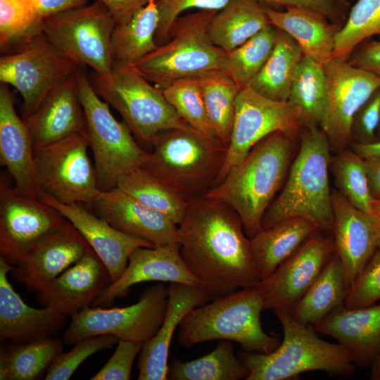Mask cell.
<instances>
[{
  "instance_id": "cell-52",
  "label": "cell",
  "mask_w": 380,
  "mask_h": 380,
  "mask_svg": "<svg viewBox=\"0 0 380 380\" xmlns=\"http://www.w3.org/2000/svg\"><path fill=\"white\" fill-rule=\"evenodd\" d=\"M107 8L115 25L125 23L152 0H97Z\"/></svg>"
},
{
  "instance_id": "cell-36",
  "label": "cell",
  "mask_w": 380,
  "mask_h": 380,
  "mask_svg": "<svg viewBox=\"0 0 380 380\" xmlns=\"http://www.w3.org/2000/svg\"><path fill=\"white\" fill-rule=\"evenodd\" d=\"M63 346L64 342L59 339L46 338L1 349L0 379H39L63 352Z\"/></svg>"
},
{
  "instance_id": "cell-20",
  "label": "cell",
  "mask_w": 380,
  "mask_h": 380,
  "mask_svg": "<svg viewBox=\"0 0 380 380\" xmlns=\"http://www.w3.org/2000/svg\"><path fill=\"white\" fill-rule=\"evenodd\" d=\"M146 281L175 282L202 287L184 262L178 242L157 247H140L130 255L122 275L94 300L93 307H106L116 298L127 296L133 285Z\"/></svg>"
},
{
  "instance_id": "cell-6",
  "label": "cell",
  "mask_w": 380,
  "mask_h": 380,
  "mask_svg": "<svg viewBox=\"0 0 380 380\" xmlns=\"http://www.w3.org/2000/svg\"><path fill=\"white\" fill-rule=\"evenodd\" d=\"M189 312L179 324L177 338L185 348L211 340H229L248 352L267 354L280 344L260 322L264 300L255 288H244L212 300Z\"/></svg>"
},
{
  "instance_id": "cell-15",
  "label": "cell",
  "mask_w": 380,
  "mask_h": 380,
  "mask_svg": "<svg viewBox=\"0 0 380 380\" xmlns=\"http://www.w3.org/2000/svg\"><path fill=\"white\" fill-rule=\"evenodd\" d=\"M328 91V107L321 127L334 148L346 149L352 140L355 115L380 89V77L332 58L323 65Z\"/></svg>"
},
{
  "instance_id": "cell-37",
  "label": "cell",
  "mask_w": 380,
  "mask_h": 380,
  "mask_svg": "<svg viewBox=\"0 0 380 380\" xmlns=\"http://www.w3.org/2000/svg\"><path fill=\"white\" fill-rule=\"evenodd\" d=\"M196 77L212 133L228 146L234 123L236 99L241 89L221 70H209Z\"/></svg>"
},
{
  "instance_id": "cell-23",
  "label": "cell",
  "mask_w": 380,
  "mask_h": 380,
  "mask_svg": "<svg viewBox=\"0 0 380 380\" xmlns=\"http://www.w3.org/2000/svg\"><path fill=\"white\" fill-rule=\"evenodd\" d=\"M110 283L106 267L91 248L38 293L44 307L71 317L92 304Z\"/></svg>"
},
{
  "instance_id": "cell-39",
  "label": "cell",
  "mask_w": 380,
  "mask_h": 380,
  "mask_svg": "<svg viewBox=\"0 0 380 380\" xmlns=\"http://www.w3.org/2000/svg\"><path fill=\"white\" fill-rule=\"evenodd\" d=\"M116 187L144 206L167 216L177 225L188 205V202L140 166L122 175Z\"/></svg>"
},
{
  "instance_id": "cell-16",
  "label": "cell",
  "mask_w": 380,
  "mask_h": 380,
  "mask_svg": "<svg viewBox=\"0 0 380 380\" xmlns=\"http://www.w3.org/2000/svg\"><path fill=\"white\" fill-rule=\"evenodd\" d=\"M0 179V254L16 265L28 248L66 219L39 198L18 192Z\"/></svg>"
},
{
  "instance_id": "cell-8",
  "label": "cell",
  "mask_w": 380,
  "mask_h": 380,
  "mask_svg": "<svg viewBox=\"0 0 380 380\" xmlns=\"http://www.w3.org/2000/svg\"><path fill=\"white\" fill-rule=\"evenodd\" d=\"M97 94L122 117L132 132L153 143L163 132L194 129L167 101L163 89L152 84L134 65L114 64L107 77L96 74L91 82Z\"/></svg>"
},
{
  "instance_id": "cell-10",
  "label": "cell",
  "mask_w": 380,
  "mask_h": 380,
  "mask_svg": "<svg viewBox=\"0 0 380 380\" xmlns=\"http://www.w3.org/2000/svg\"><path fill=\"white\" fill-rule=\"evenodd\" d=\"M115 26L107 8L96 0L44 18L42 31L63 56L107 77L114 65L111 37Z\"/></svg>"
},
{
  "instance_id": "cell-17",
  "label": "cell",
  "mask_w": 380,
  "mask_h": 380,
  "mask_svg": "<svg viewBox=\"0 0 380 380\" xmlns=\"http://www.w3.org/2000/svg\"><path fill=\"white\" fill-rule=\"evenodd\" d=\"M334 253V242L316 233L309 237L255 286L262 296L264 310L291 312Z\"/></svg>"
},
{
  "instance_id": "cell-18",
  "label": "cell",
  "mask_w": 380,
  "mask_h": 380,
  "mask_svg": "<svg viewBox=\"0 0 380 380\" xmlns=\"http://www.w3.org/2000/svg\"><path fill=\"white\" fill-rule=\"evenodd\" d=\"M91 248L66 220L34 243L10 272L30 291L39 292Z\"/></svg>"
},
{
  "instance_id": "cell-26",
  "label": "cell",
  "mask_w": 380,
  "mask_h": 380,
  "mask_svg": "<svg viewBox=\"0 0 380 380\" xmlns=\"http://www.w3.org/2000/svg\"><path fill=\"white\" fill-rule=\"evenodd\" d=\"M34 151L76 133H85L86 120L75 73L55 88L40 106L23 119Z\"/></svg>"
},
{
  "instance_id": "cell-45",
  "label": "cell",
  "mask_w": 380,
  "mask_h": 380,
  "mask_svg": "<svg viewBox=\"0 0 380 380\" xmlns=\"http://www.w3.org/2000/svg\"><path fill=\"white\" fill-rule=\"evenodd\" d=\"M119 341V338L110 334L89 336L77 341L72 350L58 355L49 367L44 379H69L89 357L99 351L113 348Z\"/></svg>"
},
{
  "instance_id": "cell-29",
  "label": "cell",
  "mask_w": 380,
  "mask_h": 380,
  "mask_svg": "<svg viewBox=\"0 0 380 380\" xmlns=\"http://www.w3.org/2000/svg\"><path fill=\"white\" fill-rule=\"evenodd\" d=\"M264 8L270 23L293 39L303 55L322 65L332 58L337 31L324 15L303 8Z\"/></svg>"
},
{
  "instance_id": "cell-56",
  "label": "cell",
  "mask_w": 380,
  "mask_h": 380,
  "mask_svg": "<svg viewBox=\"0 0 380 380\" xmlns=\"http://www.w3.org/2000/svg\"><path fill=\"white\" fill-rule=\"evenodd\" d=\"M372 380H380V356L370 366Z\"/></svg>"
},
{
  "instance_id": "cell-58",
  "label": "cell",
  "mask_w": 380,
  "mask_h": 380,
  "mask_svg": "<svg viewBox=\"0 0 380 380\" xmlns=\"http://www.w3.org/2000/svg\"><path fill=\"white\" fill-rule=\"evenodd\" d=\"M377 246H378V248H380V220H378Z\"/></svg>"
},
{
  "instance_id": "cell-41",
  "label": "cell",
  "mask_w": 380,
  "mask_h": 380,
  "mask_svg": "<svg viewBox=\"0 0 380 380\" xmlns=\"http://www.w3.org/2000/svg\"><path fill=\"white\" fill-rule=\"evenodd\" d=\"M329 168L338 191L354 207L371 215L373 198L369 190L365 160L352 150L346 149L331 158Z\"/></svg>"
},
{
  "instance_id": "cell-1",
  "label": "cell",
  "mask_w": 380,
  "mask_h": 380,
  "mask_svg": "<svg viewBox=\"0 0 380 380\" xmlns=\"http://www.w3.org/2000/svg\"><path fill=\"white\" fill-rule=\"evenodd\" d=\"M181 256L212 300L261 280L238 213L203 195L188 202L177 225Z\"/></svg>"
},
{
  "instance_id": "cell-25",
  "label": "cell",
  "mask_w": 380,
  "mask_h": 380,
  "mask_svg": "<svg viewBox=\"0 0 380 380\" xmlns=\"http://www.w3.org/2000/svg\"><path fill=\"white\" fill-rule=\"evenodd\" d=\"M0 164L14 181L15 190L38 198L34 148L28 127L14 107L8 85L0 86Z\"/></svg>"
},
{
  "instance_id": "cell-50",
  "label": "cell",
  "mask_w": 380,
  "mask_h": 380,
  "mask_svg": "<svg viewBox=\"0 0 380 380\" xmlns=\"http://www.w3.org/2000/svg\"><path fill=\"white\" fill-rule=\"evenodd\" d=\"M267 8L281 11V8H303L317 12L331 21L341 16L338 0H258Z\"/></svg>"
},
{
  "instance_id": "cell-22",
  "label": "cell",
  "mask_w": 380,
  "mask_h": 380,
  "mask_svg": "<svg viewBox=\"0 0 380 380\" xmlns=\"http://www.w3.org/2000/svg\"><path fill=\"white\" fill-rule=\"evenodd\" d=\"M91 210L128 235L146 240L155 247L178 242V227L170 218L141 204L115 187L100 191Z\"/></svg>"
},
{
  "instance_id": "cell-13",
  "label": "cell",
  "mask_w": 380,
  "mask_h": 380,
  "mask_svg": "<svg viewBox=\"0 0 380 380\" xmlns=\"http://www.w3.org/2000/svg\"><path fill=\"white\" fill-rule=\"evenodd\" d=\"M0 58L1 83L13 87L23 100V119L33 113L49 94L77 70L42 32Z\"/></svg>"
},
{
  "instance_id": "cell-44",
  "label": "cell",
  "mask_w": 380,
  "mask_h": 380,
  "mask_svg": "<svg viewBox=\"0 0 380 380\" xmlns=\"http://www.w3.org/2000/svg\"><path fill=\"white\" fill-rule=\"evenodd\" d=\"M165 99L191 128L208 137L211 131L200 85L196 76L181 78L163 89Z\"/></svg>"
},
{
  "instance_id": "cell-24",
  "label": "cell",
  "mask_w": 380,
  "mask_h": 380,
  "mask_svg": "<svg viewBox=\"0 0 380 380\" xmlns=\"http://www.w3.org/2000/svg\"><path fill=\"white\" fill-rule=\"evenodd\" d=\"M163 322L156 334L142 344L138 362V380H166L170 345L175 329L194 308L212 300L201 286L170 283Z\"/></svg>"
},
{
  "instance_id": "cell-28",
  "label": "cell",
  "mask_w": 380,
  "mask_h": 380,
  "mask_svg": "<svg viewBox=\"0 0 380 380\" xmlns=\"http://www.w3.org/2000/svg\"><path fill=\"white\" fill-rule=\"evenodd\" d=\"M11 267L0 258V339L21 343L51 338L67 317L49 307L27 305L8 281Z\"/></svg>"
},
{
  "instance_id": "cell-53",
  "label": "cell",
  "mask_w": 380,
  "mask_h": 380,
  "mask_svg": "<svg viewBox=\"0 0 380 380\" xmlns=\"http://www.w3.org/2000/svg\"><path fill=\"white\" fill-rule=\"evenodd\" d=\"M42 22L47 17L87 5L88 0H31Z\"/></svg>"
},
{
  "instance_id": "cell-5",
  "label": "cell",
  "mask_w": 380,
  "mask_h": 380,
  "mask_svg": "<svg viewBox=\"0 0 380 380\" xmlns=\"http://www.w3.org/2000/svg\"><path fill=\"white\" fill-rule=\"evenodd\" d=\"M274 313L281 324L283 340L270 353L242 354L241 362L249 372L246 380L291 379L312 371L338 377L354 374L355 365L341 344L321 339L313 326L303 324L289 312Z\"/></svg>"
},
{
  "instance_id": "cell-2",
  "label": "cell",
  "mask_w": 380,
  "mask_h": 380,
  "mask_svg": "<svg viewBox=\"0 0 380 380\" xmlns=\"http://www.w3.org/2000/svg\"><path fill=\"white\" fill-rule=\"evenodd\" d=\"M292 137L281 132L268 135L220 184L203 195L232 207L250 239L261 229L263 216L289 172Z\"/></svg>"
},
{
  "instance_id": "cell-14",
  "label": "cell",
  "mask_w": 380,
  "mask_h": 380,
  "mask_svg": "<svg viewBox=\"0 0 380 380\" xmlns=\"http://www.w3.org/2000/svg\"><path fill=\"white\" fill-rule=\"evenodd\" d=\"M303 126L300 112L288 101L267 99L248 87L241 89L236 99L226 157L212 187L239 165L260 141L277 132L293 137Z\"/></svg>"
},
{
  "instance_id": "cell-51",
  "label": "cell",
  "mask_w": 380,
  "mask_h": 380,
  "mask_svg": "<svg viewBox=\"0 0 380 380\" xmlns=\"http://www.w3.org/2000/svg\"><path fill=\"white\" fill-rule=\"evenodd\" d=\"M351 65L380 77V40L363 44L348 61Z\"/></svg>"
},
{
  "instance_id": "cell-55",
  "label": "cell",
  "mask_w": 380,
  "mask_h": 380,
  "mask_svg": "<svg viewBox=\"0 0 380 380\" xmlns=\"http://www.w3.org/2000/svg\"><path fill=\"white\" fill-rule=\"evenodd\" d=\"M352 151L365 160H380V140L370 143L354 142L351 145Z\"/></svg>"
},
{
  "instance_id": "cell-21",
  "label": "cell",
  "mask_w": 380,
  "mask_h": 380,
  "mask_svg": "<svg viewBox=\"0 0 380 380\" xmlns=\"http://www.w3.org/2000/svg\"><path fill=\"white\" fill-rule=\"evenodd\" d=\"M334 247L348 287L378 248V220L354 207L338 191H331Z\"/></svg>"
},
{
  "instance_id": "cell-33",
  "label": "cell",
  "mask_w": 380,
  "mask_h": 380,
  "mask_svg": "<svg viewBox=\"0 0 380 380\" xmlns=\"http://www.w3.org/2000/svg\"><path fill=\"white\" fill-rule=\"evenodd\" d=\"M276 43L267 61L247 87L261 96L287 101L303 52L289 34L277 29Z\"/></svg>"
},
{
  "instance_id": "cell-19",
  "label": "cell",
  "mask_w": 380,
  "mask_h": 380,
  "mask_svg": "<svg viewBox=\"0 0 380 380\" xmlns=\"http://www.w3.org/2000/svg\"><path fill=\"white\" fill-rule=\"evenodd\" d=\"M38 198L56 208L77 229L106 267L111 282L124 272L134 250L155 247L146 240L118 230L82 203H62L42 191Z\"/></svg>"
},
{
  "instance_id": "cell-48",
  "label": "cell",
  "mask_w": 380,
  "mask_h": 380,
  "mask_svg": "<svg viewBox=\"0 0 380 380\" xmlns=\"http://www.w3.org/2000/svg\"><path fill=\"white\" fill-rule=\"evenodd\" d=\"M142 342L120 340L113 354L91 380H129L134 360Z\"/></svg>"
},
{
  "instance_id": "cell-7",
  "label": "cell",
  "mask_w": 380,
  "mask_h": 380,
  "mask_svg": "<svg viewBox=\"0 0 380 380\" xmlns=\"http://www.w3.org/2000/svg\"><path fill=\"white\" fill-rule=\"evenodd\" d=\"M217 11L200 10L180 15L173 23L169 40L134 65L150 82L163 89L181 78L222 70L226 52L209 34Z\"/></svg>"
},
{
  "instance_id": "cell-32",
  "label": "cell",
  "mask_w": 380,
  "mask_h": 380,
  "mask_svg": "<svg viewBox=\"0 0 380 380\" xmlns=\"http://www.w3.org/2000/svg\"><path fill=\"white\" fill-rule=\"evenodd\" d=\"M270 24L258 0H230L213 18L209 34L216 46L228 53Z\"/></svg>"
},
{
  "instance_id": "cell-30",
  "label": "cell",
  "mask_w": 380,
  "mask_h": 380,
  "mask_svg": "<svg viewBox=\"0 0 380 380\" xmlns=\"http://www.w3.org/2000/svg\"><path fill=\"white\" fill-rule=\"evenodd\" d=\"M317 231L309 220L294 217L260 229L251 238L253 257L261 280L272 274Z\"/></svg>"
},
{
  "instance_id": "cell-46",
  "label": "cell",
  "mask_w": 380,
  "mask_h": 380,
  "mask_svg": "<svg viewBox=\"0 0 380 380\" xmlns=\"http://www.w3.org/2000/svg\"><path fill=\"white\" fill-rule=\"evenodd\" d=\"M380 300V248H377L348 288L344 308L374 305Z\"/></svg>"
},
{
  "instance_id": "cell-11",
  "label": "cell",
  "mask_w": 380,
  "mask_h": 380,
  "mask_svg": "<svg viewBox=\"0 0 380 380\" xmlns=\"http://www.w3.org/2000/svg\"><path fill=\"white\" fill-rule=\"evenodd\" d=\"M168 303L167 287L158 283L146 289L134 304L124 308L87 307L71 317L63 334L65 345L103 334L120 340L145 342L160 327Z\"/></svg>"
},
{
  "instance_id": "cell-43",
  "label": "cell",
  "mask_w": 380,
  "mask_h": 380,
  "mask_svg": "<svg viewBox=\"0 0 380 380\" xmlns=\"http://www.w3.org/2000/svg\"><path fill=\"white\" fill-rule=\"evenodd\" d=\"M42 24L26 0H0V47L21 46L42 31Z\"/></svg>"
},
{
  "instance_id": "cell-31",
  "label": "cell",
  "mask_w": 380,
  "mask_h": 380,
  "mask_svg": "<svg viewBox=\"0 0 380 380\" xmlns=\"http://www.w3.org/2000/svg\"><path fill=\"white\" fill-rule=\"evenodd\" d=\"M348 290L342 262L335 252L290 313L303 324L314 327L344 305Z\"/></svg>"
},
{
  "instance_id": "cell-42",
  "label": "cell",
  "mask_w": 380,
  "mask_h": 380,
  "mask_svg": "<svg viewBox=\"0 0 380 380\" xmlns=\"http://www.w3.org/2000/svg\"><path fill=\"white\" fill-rule=\"evenodd\" d=\"M374 35L380 36V0H358L335 34L332 58L348 61L360 43Z\"/></svg>"
},
{
  "instance_id": "cell-49",
  "label": "cell",
  "mask_w": 380,
  "mask_h": 380,
  "mask_svg": "<svg viewBox=\"0 0 380 380\" xmlns=\"http://www.w3.org/2000/svg\"><path fill=\"white\" fill-rule=\"evenodd\" d=\"M355 118H357L356 129L358 136L355 142L370 143L376 141L375 134L380 124V89L362 106Z\"/></svg>"
},
{
  "instance_id": "cell-3",
  "label": "cell",
  "mask_w": 380,
  "mask_h": 380,
  "mask_svg": "<svg viewBox=\"0 0 380 380\" xmlns=\"http://www.w3.org/2000/svg\"><path fill=\"white\" fill-rule=\"evenodd\" d=\"M281 192L266 210L261 229L290 217H304L318 230L332 231L334 215L329 170L331 144L323 129L306 127Z\"/></svg>"
},
{
  "instance_id": "cell-57",
  "label": "cell",
  "mask_w": 380,
  "mask_h": 380,
  "mask_svg": "<svg viewBox=\"0 0 380 380\" xmlns=\"http://www.w3.org/2000/svg\"><path fill=\"white\" fill-rule=\"evenodd\" d=\"M371 215L380 220V198L373 199L372 202Z\"/></svg>"
},
{
  "instance_id": "cell-34",
  "label": "cell",
  "mask_w": 380,
  "mask_h": 380,
  "mask_svg": "<svg viewBox=\"0 0 380 380\" xmlns=\"http://www.w3.org/2000/svg\"><path fill=\"white\" fill-rule=\"evenodd\" d=\"M156 0L139 10L127 22L116 25L111 37L114 64L134 65L156 49L159 16Z\"/></svg>"
},
{
  "instance_id": "cell-38",
  "label": "cell",
  "mask_w": 380,
  "mask_h": 380,
  "mask_svg": "<svg viewBox=\"0 0 380 380\" xmlns=\"http://www.w3.org/2000/svg\"><path fill=\"white\" fill-rule=\"evenodd\" d=\"M248 369L234 355L232 341L221 340L210 353L191 361L175 360L169 367L170 380H239Z\"/></svg>"
},
{
  "instance_id": "cell-54",
  "label": "cell",
  "mask_w": 380,
  "mask_h": 380,
  "mask_svg": "<svg viewBox=\"0 0 380 380\" xmlns=\"http://www.w3.org/2000/svg\"><path fill=\"white\" fill-rule=\"evenodd\" d=\"M365 161L371 195L373 199H379L380 160Z\"/></svg>"
},
{
  "instance_id": "cell-9",
  "label": "cell",
  "mask_w": 380,
  "mask_h": 380,
  "mask_svg": "<svg viewBox=\"0 0 380 380\" xmlns=\"http://www.w3.org/2000/svg\"><path fill=\"white\" fill-rule=\"evenodd\" d=\"M85 120V136L91 148L100 191L117 186L120 177L132 168L141 166L147 152L134 141L131 130L118 121L109 104L94 90L84 73L75 72Z\"/></svg>"
},
{
  "instance_id": "cell-27",
  "label": "cell",
  "mask_w": 380,
  "mask_h": 380,
  "mask_svg": "<svg viewBox=\"0 0 380 380\" xmlns=\"http://www.w3.org/2000/svg\"><path fill=\"white\" fill-rule=\"evenodd\" d=\"M314 328L335 338L355 365L370 367L380 356V305L356 309L341 306Z\"/></svg>"
},
{
  "instance_id": "cell-40",
  "label": "cell",
  "mask_w": 380,
  "mask_h": 380,
  "mask_svg": "<svg viewBox=\"0 0 380 380\" xmlns=\"http://www.w3.org/2000/svg\"><path fill=\"white\" fill-rule=\"evenodd\" d=\"M277 30L267 25L243 44L226 53L221 70L230 77L241 89L248 86L272 53Z\"/></svg>"
},
{
  "instance_id": "cell-59",
  "label": "cell",
  "mask_w": 380,
  "mask_h": 380,
  "mask_svg": "<svg viewBox=\"0 0 380 380\" xmlns=\"http://www.w3.org/2000/svg\"><path fill=\"white\" fill-rule=\"evenodd\" d=\"M338 4L342 8L347 2V0H338Z\"/></svg>"
},
{
  "instance_id": "cell-47",
  "label": "cell",
  "mask_w": 380,
  "mask_h": 380,
  "mask_svg": "<svg viewBox=\"0 0 380 380\" xmlns=\"http://www.w3.org/2000/svg\"><path fill=\"white\" fill-rule=\"evenodd\" d=\"M230 0H156L159 21L155 39L160 46L169 40L170 30L181 13L188 9L220 11Z\"/></svg>"
},
{
  "instance_id": "cell-4",
  "label": "cell",
  "mask_w": 380,
  "mask_h": 380,
  "mask_svg": "<svg viewBox=\"0 0 380 380\" xmlns=\"http://www.w3.org/2000/svg\"><path fill=\"white\" fill-rule=\"evenodd\" d=\"M152 144L140 167L186 202L212 187L227 152L217 138L195 129L164 131Z\"/></svg>"
},
{
  "instance_id": "cell-35",
  "label": "cell",
  "mask_w": 380,
  "mask_h": 380,
  "mask_svg": "<svg viewBox=\"0 0 380 380\" xmlns=\"http://www.w3.org/2000/svg\"><path fill=\"white\" fill-rule=\"evenodd\" d=\"M287 101L300 112L305 127H322L328 107L327 82L323 65L302 56Z\"/></svg>"
},
{
  "instance_id": "cell-12",
  "label": "cell",
  "mask_w": 380,
  "mask_h": 380,
  "mask_svg": "<svg viewBox=\"0 0 380 380\" xmlns=\"http://www.w3.org/2000/svg\"><path fill=\"white\" fill-rule=\"evenodd\" d=\"M89 148L85 134L76 133L34 151L35 176L40 192L65 203H93L100 190Z\"/></svg>"
}]
</instances>
